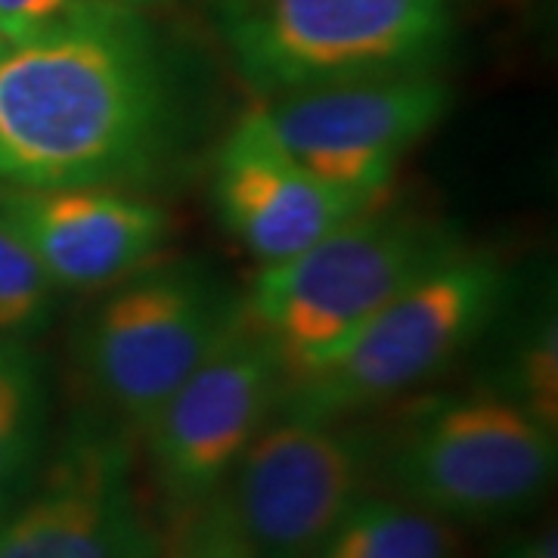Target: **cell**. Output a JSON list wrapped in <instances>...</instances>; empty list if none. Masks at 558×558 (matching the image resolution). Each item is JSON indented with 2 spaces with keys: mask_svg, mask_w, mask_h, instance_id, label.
<instances>
[{
  "mask_svg": "<svg viewBox=\"0 0 558 558\" xmlns=\"http://www.w3.org/2000/svg\"><path fill=\"white\" fill-rule=\"evenodd\" d=\"M502 395L519 400L543 425L558 428V329L553 311L519 341L509 366V388H502Z\"/></svg>",
  "mask_w": 558,
  "mask_h": 558,
  "instance_id": "obj_16",
  "label": "cell"
},
{
  "mask_svg": "<svg viewBox=\"0 0 558 558\" xmlns=\"http://www.w3.org/2000/svg\"><path fill=\"white\" fill-rule=\"evenodd\" d=\"M240 78L264 100L336 81L435 72L450 0H208Z\"/></svg>",
  "mask_w": 558,
  "mask_h": 558,
  "instance_id": "obj_2",
  "label": "cell"
},
{
  "mask_svg": "<svg viewBox=\"0 0 558 558\" xmlns=\"http://www.w3.org/2000/svg\"><path fill=\"white\" fill-rule=\"evenodd\" d=\"M556 462V428L502 391H469L428 398L379 438L376 481L453 524L502 521L549 490Z\"/></svg>",
  "mask_w": 558,
  "mask_h": 558,
  "instance_id": "obj_4",
  "label": "cell"
},
{
  "mask_svg": "<svg viewBox=\"0 0 558 558\" xmlns=\"http://www.w3.org/2000/svg\"><path fill=\"white\" fill-rule=\"evenodd\" d=\"M84 0H0V44L28 40L60 25Z\"/></svg>",
  "mask_w": 558,
  "mask_h": 558,
  "instance_id": "obj_18",
  "label": "cell"
},
{
  "mask_svg": "<svg viewBox=\"0 0 558 558\" xmlns=\"http://www.w3.org/2000/svg\"><path fill=\"white\" fill-rule=\"evenodd\" d=\"M258 109L314 178L376 205L400 159L447 116L450 87L435 72H398L304 87Z\"/></svg>",
  "mask_w": 558,
  "mask_h": 558,
  "instance_id": "obj_10",
  "label": "cell"
},
{
  "mask_svg": "<svg viewBox=\"0 0 558 558\" xmlns=\"http://www.w3.org/2000/svg\"><path fill=\"white\" fill-rule=\"evenodd\" d=\"M171 116L143 10L84 0L35 38L0 44V186L124 190L159 165Z\"/></svg>",
  "mask_w": 558,
  "mask_h": 558,
  "instance_id": "obj_1",
  "label": "cell"
},
{
  "mask_svg": "<svg viewBox=\"0 0 558 558\" xmlns=\"http://www.w3.org/2000/svg\"><path fill=\"white\" fill-rule=\"evenodd\" d=\"M149 558H255L227 515L223 499L215 497L168 521Z\"/></svg>",
  "mask_w": 558,
  "mask_h": 558,
  "instance_id": "obj_17",
  "label": "cell"
},
{
  "mask_svg": "<svg viewBox=\"0 0 558 558\" xmlns=\"http://www.w3.org/2000/svg\"><path fill=\"white\" fill-rule=\"evenodd\" d=\"M509 277L494 255L459 245L418 274L329 363L282 381L289 416L351 418L435 379L497 317Z\"/></svg>",
  "mask_w": 558,
  "mask_h": 558,
  "instance_id": "obj_5",
  "label": "cell"
},
{
  "mask_svg": "<svg viewBox=\"0 0 558 558\" xmlns=\"http://www.w3.org/2000/svg\"><path fill=\"white\" fill-rule=\"evenodd\" d=\"M379 435L348 418L274 413L218 497L255 558H314L376 478Z\"/></svg>",
  "mask_w": 558,
  "mask_h": 558,
  "instance_id": "obj_8",
  "label": "cell"
},
{
  "mask_svg": "<svg viewBox=\"0 0 558 558\" xmlns=\"http://www.w3.org/2000/svg\"><path fill=\"white\" fill-rule=\"evenodd\" d=\"M156 543L134 487V435L100 413L69 422L0 519V558H149Z\"/></svg>",
  "mask_w": 558,
  "mask_h": 558,
  "instance_id": "obj_9",
  "label": "cell"
},
{
  "mask_svg": "<svg viewBox=\"0 0 558 558\" xmlns=\"http://www.w3.org/2000/svg\"><path fill=\"white\" fill-rule=\"evenodd\" d=\"M57 292L25 242L0 218V339L40 336L53 319Z\"/></svg>",
  "mask_w": 558,
  "mask_h": 558,
  "instance_id": "obj_15",
  "label": "cell"
},
{
  "mask_svg": "<svg viewBox=\"0 0 558 558\" xmlns=\"http://www.w3.org/2000/svg\"><path fill=\"white\" fill-rule=\"evenodd\" d=\"M50 400L25 341L0 339V519L16 506L47 453Z\"/></svg>",
  "mask_w": 558,
  "mask_h": 558,
  "instance_id": "obj_14",
  "label": "cell"
},
{
  "mask_svg": "<svg viewBox=\"0 0 558 558\" xmlns=\"http://www.w3.org/2000/svg\"><path fill=\"white\" fill-rule=\"evenodd\" d=\"M457 524L391 494H363L314 558H459Z\"/></svg>",
  "mask_w": 558,
  "mask_h": 558,
  "instance_id": "obj_13",
  "label": "cell"
},
{
  "mask_svg": "<svg viewBox=\"0 0 558 558\" xmlns=\"http://www.w3.org/2000/svg\"><path fill=\"white\" fill-rule=\"evenodd\" d=\"M102 3H119V7H131V10H146V7H156L165 0H102Z\"/></svg>",
  "mask_w": 558,
  "mask_h": 558,
  "instance_id": "obj_20",
  "label": "cell"
},
{
  "mask_svg": "<svg viewBox=\"0 0 558 558\" xmlns=\"http://www.w3.org/2000/svg\"><path fill=\"white\" fill-rule=\"evenodd\" d=\"M215 205L227 233L260 264L299 255L369 208L292 159L260 109H252L220 146Z\"/></svg>",
  "mask_w": 558,
  "mask_h": 558,
  "instance_id": "obj_12",
  "label": "cell"
},
{
  "mask_svg": "<svg viewBox=\"0 0 558 558\" xmlns=\"http://www.w3.org/2000/svg\"><path fill=\"white\" fill-rule=\"evenodd\" d=\"M242 301L193 260L140 267L102 295L81 332V373L100 416L137 438L205 354Z\"/></svg>",
  "mask_w": 558,
  "mask_h": 558,
  "instance_id": "obj_6",
  "label": "cell"
},
{
  "mask_svg": "<svg viewBox=\"0 0 558 558\" xmlns=\"http://www.w3.org/2000/svg\"><path fill=\"white\" fill-rule=\"evenodd\" d=\"M0 218L57 289H106L168 240L159 205L119 186H0Z\"/></svg>",
  "mask_w": 558,
  "mask_h": 558,
  "instance_id": "obj_11",
  "label": "cell"
},
{
  "mask_svg": "<svg viewBox=\"0 0 558 558\" xmlns=\"http://www.w3.org/2000/svg\"><path fill=\"white\" fill-rule=\"evenodd\" d=\"M499 558H558V534L556 527H543L531 537L515 539L512 546L502 549Z\"/></svg>",
  "mask_w": 558,
  "mask_h": 558,
  "instance_id": "obj_19",
  "label": "cell"
},
{
  "mask_svg": "<svg viewBox=\"0 0 558 558\" xmlns=\"http://www.w3.org/2000/svg\"><path fill=\"white\" fill-rule=\"evenodd\" d=\"M373 208L299 255L264 264L245 304L274 341L286 379L329 363L418 274L459 248L440 223Z\"/></svg>",
  "mask_w": 558,
  "mask_h": 558,
  "instance_id": "obj_3",
  "label": "cell"
},
{
  "mask_svg": "<svg viewBox=\"0 0 558 558\" xmlns=\"http://www.w3.org/2000/svg\"><path fill=\"white\" fill-rule=\"evenodd\" d=\"M286 369L242 304L230 329L140 432L146 472L168 521L215 499L277 410Z\"/></svg>",
  "mask_w": 558,
  "mask_h": 558,
  "instance_id": "obj_7",
  "label": "cell"
}]
</instances>
